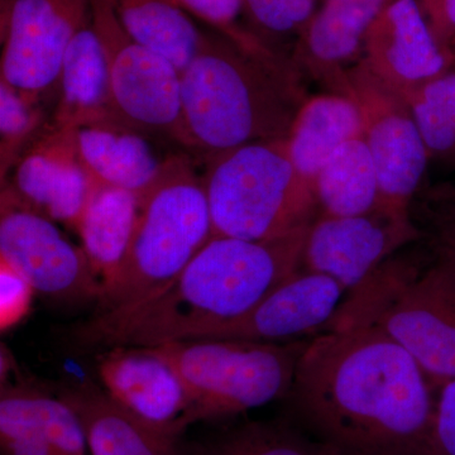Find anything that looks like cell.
Here are the masks:
<instances>
[{
	"instance_id": "obj_25",
	"label": "cell",
	"mask_w": 455,
	"mask_h": 455,
	"mask_svg": "<svg viewBox=\"0 0 455 455\" xmlns=\"http://www.w3.org/2000/svg\"><path fill=\"white\" fill-rule=\"evenodd\" d=\"M197 455H340L286 419L248 421L206 443Z\"/></svg>"
},
{
	"instance_id": "obj_3",
	"label": "cell",
	"mask_w": 455,
	"mask_h": 455,
	"mask_svg": "<svg viewBox=\"0 0 455 455\" xmlns=\"http://www.w3.org/2000/svg\"><path fill=\"white\" fill-rule=\"evenodd\" d=\"M188 148L206 158L260 140H284L307 95L302 75L276 51L253 53L206 35L181 73Z\"/></svg>"
},
{
	"instance_id": "obj_14",
	"label": "cell",
	"mask_w": 455,
	"mask_h": 455,
	"mask_svg": "<svg viewBox=\"0 0 455 455\" xmlns=\"http://www.w3.org/2000/svg\"><path fill=\"white\" fill-rule=\"evenodd\" d=\"M346 296L337 281L316 272H298L278 284L243 315L197 339L292 341L322 333Z\"/></svg>"
},
{
	"instance_id": "obj_33",
	"label": "cell",
	"mask_w": 455,
	"mask_h": 455,
	"mask_svg": "<svg viewBox=\"0 0 455 455\" xmlns=\"http://www.w3.org/2000/svg\"><path fill=\"white\" fill-rule=\"evenodd\" d=\"M35 290L17 269L0 260V326L7 331L28 313Z\"/></svg>"
},
{
	"instance_id": "obj_28",
	"label": "cell",
	"mask_w": 455,
	"mask_h": 455,
	"mask_svg": "<svg viewBox=\"0 0 455 455\" xmlns=\"http://www.w3.org/2000/svg\"><path fill=\"white\" fill-rule=\"evenodd\" d=\"M0 443L4 455H55L38 414L31 386L3 383Z\"/></svg>"
},
{
	"instance_id": "obj_20",
	"label": "cell",
	"mask_w": 455,
	"mask_h": 455,
	"mask_svg": "<svg viewBox=\"0 0 455 455\" xmlns=\"http://www.w3.org/2000/svg\"><path fill=\"white\" fill-rule=\"evenodd\" d=\"M109 119L121 118L114 109L109 65L92 18L66 52L50 127L70 132Z\"/></svg>"
},
{
	"instance_id": "obj_23",
	"label": "cell",
	"mask_w": 455,
	"mask_h": 455,
	"mask_svg": "<svg viewBox=\"0 0 455 455\" xmlns=\"http://www.w3.org/2000/svg\"><path fill=\"white\" fill-rule=\"evenodd\" d=\"M314 191L323 215L352 217L379 206L376 166L362 134L331 156L314 180Z\"/></svg>"
},
{
	"instance_id": "obj_29",
	"label": "cell",
	"mask_w": 455,
	"mask_h": 455,
	"mask_svg": "<svg viewBox=\"0 0 455 455\" xmlns=\"http://www.w3.org/2000/svg\"><path fill=\"white\" fill-rule=\"evenodd\" d=\"M410 215L425 238L455 254V178L424 182Z\"/></svg>"
},
{
	"instance_id": "obj_13",
	"label": "cell",
	"mask_w": 455,
	"mask_h": 455,
	"mask_svg": "<svg viewBox=\"0 0 455 455\" xmlns=\"http://www.w3.org/2000/svg\"><path fill=\"white\" fill-rule=\"evenodd\" d=\"M104 390L147 424L181 438L197 415L175 368L155 347L116 346L97 357Z\"/></svg>"
},
{
	"instance_id": "obj_26",
	"label": "cell",
	"mask_w": 455,
	"mask_h": 455,
	"mask_svg": "<svg viewBox=\"0 0 455 455\" xmlns=\"http://www.w3.org/2000/svg\"><path fill=\"white\" fill-rule=\"evenodd\" d=\"M427 147L429 164L455 171V70L451 68L405 98Z\"/></svg>"
},
{
	"instance_id": "obj_36",
	"label": "cell",
	"mask_w": 455,
	"mask_h": 455,
	"mask_svg": "<svg viewBox=\"0 0 455 455\" xmlns=\"http://www.w3.org/2000/svg\"><path fill=\"white\" fill-rule=\"evenodd\" d=\"M14 4H16V0H12V4L7 5V7H5V4H2V31L7 27L9 20H11Z\"/></svg>"
},
{
	"instance_id": "obj_4",
	"label": "cell",
	"mask_w": 455,
	"mask_h": 455,
	"mask_svg": "<svg viewBox=\"0 0 455 455\" xmlns=\"http://www.w3.org/2000/svg\"><path fill=\"white\" fill-rule=\"evenodd\" d=\"M374 328L403 347L431 387L455 379V254L423 238L344 296L324 331Z\"/></svg>"
},
{
	"instance_id": "obj_34",
	"label": "cell",
	"mask_w": 455,
	"mask_h": 455,
	"mask_svg": "<svg viewBox=\"0 0 455 455\" xmlns=\"http://www.w3.org/2000/svg\"><path fill=\"white\" fill-rule=\"evenodd\" d=\"M433 455H455V379L439 391Z\"/></svg>"
},
{
	"instance_id": "obj_19",
	"label": "cell",
	"mask_w": 455,
	"mask_h": 455,
	"mask_svg": "<svg viewBox=\"0 0 455 455\" xmlns=\"http://www.w3.org/2000/svg\"><path fill=\"white\" fill-rule=\"evenodd\" d=\"M57 397L79 419L92 455H188L180 436L147 424L94 383L65 387Z\"/></svg>"
},
{
	"instance_id": "obj_27",
	"label": "cell",
	"mask_w": 455,
	"mask_h": 455,
	"mask_svg": "<svg viewBox=\"0 0 455 455\" xmlns=\"http://www.w3.org/2000/svg\"><path fill=\"white\" fill-rule=\"evenodd\" d=\"M42 101L0 79V176L13 170L20 158L49 127Z\"/></svg>"
},
{
	"instance_id": "obj_18",
	"label": "cell",
	"mask_w": 455,
	"mask_h": 455,
	"mask_svg": "<svg viewBox=\"0 0 455 455\" xmlns=\"http://www.w3.org/2000/svg\"><path fill=\"white\" fill-rule=\"evenodd\" d=\"M77 157L100 185L123 188L145 199L163 176L161 160L147 134L121 119L66 132Z\"/></svg>"
},
{
	"instance_id": "obj_30",
	"label": "cell",
	"mask_w": 455,
	"mask_h": 455,
	"mask_svg": "<svg viewBox=\"0 0 455 455\" xmlns=\"http://www.w3.org/2000/svg\"><path fill=\"white\" fill-rule=\"evenodd\" d=\"M180 9L212 27L242 50L253 53L274 52L265 41L239 23L244 12L243 0H172Z\"/></svg>"
},
{
	"instance_id": "obj_11",
	"label": "cell",
	"mask_w": 455,
	"mask_h": 455,
	"mask_svg": "<svg viewBox=\"0 0 455 455\" xmlns=\"http://www.w3.org/2000/svg\"><path fill=\"white\" fill-rule=\"evenodd\" d=\"M0 260L17 269L35 292L62 301H98L101 286L82 247L55 221L2 194Z\"/></svg>"
},
{
	"instance_id": "obj_6",
	"label": "cell",
	"mask_w": 455,
	"mask_h": 455,
	"mask_svg": "<svg viewBox=\"0 0 455 455\" xmlns=\"http://www.w3.org/2000/svg\"><path fill=\"white\" fill-rule=\"evenodd\" d=\"M206 161L212 236L265 241L309 227L320 215L313 184L296 170L286 139L248 143Z\"/></svg>"
},
{
	"instance_id": "obj_35",
	"label": "cell",
	"mask_w": 455,
	"mask_h": 455,
	"mask_svg": "<svg viewBox=\"0 0 455 455\" xmlns=\"http://www.w3.org/2000/svg\"><path fill=\"white\" fill-rule=\"evenodd\" d=\"M418 3L436 44L451 60V46L455 37V0H418Z\"/></svg>"
},
{
	"instance_id": "obj_2",
	"label": "cell",
	"mask_w": 455,
	"mask_h": 455,
	"mask_svg": "<svg viewBox=\"0 0 455 455\" xmlns=\"http://www.w3.org/2000/svg\"><path fill=\"white\" fill-rule=\"evenodd\" d=\"M309 228L265 241L212 236L154 300L110 324L84 323L75 339L101 349L197 339L243 315L298 272Z\"/></svg>"
},
{
	"instance_id": "obj_5",
	"label": "cell",
	"mask_w": 455,
	"mask_h": 455,
	"mask_svg": "<svg viewBox=\"0 0 455 455\" xmlns=\"http://www.w3.org/2000/svg\"><path fill=\"white\" fill-rule=\"evenodd\" d=\"M212 238L203 176L187 156H170L160 181L142 200L124 265L86 323L110 324L154 300Z\"/></svg>"
},
{
	"instance_id": "obj_31",
	"label": "cell",
	"mask_w": 455,
	"mask_h": 455,
	"mask_svg": "<svg viewBox=\"0 0 455 455\" xmlns=\"http://www.w3.org/2000/svg\"><path fill=\"white\" fill-rule=\"evenodd\" d=\"M254 26L275 37H299L316 12V0H243Z\"/></svg>"
},
{
	"instance_id": "obj_10",
	"label": "cell",
	"mask_w": 455,
	"mask_h": 455,
	"mask_svg": "<svg viewBox=\"0 0 455 455\" xmlns=\"http://www.w3.org/2000/svg\"><path fill=\"white\" fill-rule=\"evenodd\" d=\"M90 20V0H16L2 31L0 79L42 103L57 98L66 52Z\"/></svg>"
},
{
	"instance_id": "obj_17",
	"label": "cell",
	"mask_w": 455,
	"mask_h": 455,
	"mask_svg": "<svg viewBox=\"0 0 455 455\" xmlns=\"http://www.w3.org/2000/svg\"><path fill=\"white\" fill-rule=\"evenodd\" d=\"M394 0H324L296 38L291 59L301 75L346 97L348 71L363 53L368 29Z\"/></svg>"
},
{
	"instance_id": "obj_1",
	"label": "cell",
	"mask_w": 455,
	"mask_h": 455,
	"mask_svg": "<svg viewBox=\"0 0 455 455\" xmlns=\"http://www.w3.org/2000/svg\"><path fill=\"white\" fill-rule=\"evenodd\" d=\"M281 401L283 419L340 455H433L438 392L379 329L311 338Z\"/></svg>"
},
{
	"instance_id": "obj_37",
	"label": "cell",
	"mask_w": 455,
	"mask_h": 455,
	"mask_svg": "<svg viewBox=\"0 0 455 455\" xmlns=\"http://www.w3.org/2000/svg\"><path fill=\"white\" fill-rule=\"evenodd\" d=\"M451 68H454V70H455V37H454L453 42H451Z\"/></svg>"
},
{
	"instance_id": "obj_24",
	"label": "cell",
	"mask_w": 455,
	"mask_h": 455,
	"mask_svg": "<svg viewBox=\"0 0 455 455\" xmlns=\"http://www.w3.org/2000/svg\"><path fill=\"white\" fill-rule=\"evenodd\" d=\"M119 22L143 46L184 71L199 53L205 33L172 0H110Z\"/></svg>"
},
{
	"instance_id": "obj_15",
	"label": "cell",
	"mask_w": 455,
	"mask_h": 455,
	"mask_svg": "<svg viewBox=\"0 0 455 455\" xmlns=\"http://www.w3.org/2000/svg\"><path fill=\"white\" fill-rule=\"evenodd\" d=\"M11 172V182L2 194L73 230L98 185L77 157L68 133L50 124Z\"/></svg>"
},
{
	"instance_id": "obj_32",
	"label": "cell",
	"mask_w": 455,
	"mask_h": 455,
	"mask_svg": "<svg viewBox=\"0 0 455 455\" xmlns=\"http://www.w3.org/2000/svg\"><path fill=\"white\" fill-rule=\"evenodd\" d=\"M33 398L55 455H86L82 424L64 401L33 387Z\"/></svg>"
},
{
	"instance_id": "obj_22",
	"label": "cell",
	"mask_w": 455,
	"mask_h": 455,
	"mask_svg": "<svg viewBox=\"0 0 455 455\" xmlns=\"http://www.w3.org/2000/svg\"><path fill=\"white\" fill-rule=\"evenodd\" d=\"M361 134V114L355 101L337 92H325L302 104L287 136V149L298 172L314 187V180L331 156Z\"/></svg>"
},
{
	"instance_id": "obj_8",
	"label": "cell",
	"mask_w": 455,
	"mask_h": 455,
	"mask_svg": "<svg viewBox=\"0 0 455 455\" xmlns=\"http://www.w3.org/2000/svg\"><path fill=\"white\" fill-rule=\"evenodd\" d=\"M92 25L108 65L114 109L123 122L188 147L182 108L181 71L125 31L110 0H90Z\"/></svg>"
},
{
	"instance_id": "obj_16",
	"label": "cell",
	"mask_w": 455,
	"mask_h": 455,
	"mask_svg": "<svg viewBox=\"0 0 455 455\" xmlns=\"http://www.w3.org/2000/svg\"><path fill=\"white\" fill-rule=\"evenodd\" d=\"M361 61L406 98L451 68L418 0H394L368 29Z\"/></svg>"
},
{
	"instance_id": "obj_7",
	"label": "cell",
	"mask_w": 455,
	"mask_h": 455,
	"mask_svg": "<svg viewBox=\"0 0 455 455\" xmlns=\"http://www.w3.org/2000/svg\"><path fill=\"white\" fill-rule=\"evenodd\" d=\"M309 341L187 339L155 348L179 373L202 421L281 400Z\"/></svg>"
},
{
	"instance_id": "obj_21",
	"label": "cell",
	"mask_w": 455,
	"mask_h": 455,
	"mask_svg": "<svg viewBox=\"0 0 455 455\" xmlns=\"http://www.w3.org/2000/svg\"><path fill=\"white\" fill-rule=\"evenodd\" d=\"M140 206L142 200L136 194L98 184L84 209L75 232L80 236L101 293L112 286L124 265Z\"/></svg>"
},
{
	"instance_id": "obj_9",
	"label": "cell",
	"mask_w": 455,
	"mask_h": 455,
	"mask_svg": "<svg viewBox=\"0 0 455 455\" xmlns=\"http://www.w3.org/2000/svg\"><path fill=\"white\" fill-rule=\"evenodd\" d=\"M346 97L357 106L362 136L379 178L377 208L409 214L410 205L427 181L429 156L411 108L359 60L349 68Z\"/></svg>"
},
{
	"instance_id": "obj_12",
	"label": "cell",
	"mask_w": 455,
	"mask_h": 455,
	"mask_svg": "<svg viewBox=\"0 0 455 455\" xmlns=\"http://www.w3.org/2000/svg\"><path fill=\"white\" fill-rule=\"evenodd\" d=\"M423 236L410 212L376 208L352 217L320 214L307 230L300 269L331 277L349 292L392 254Z\"/></svg>"
}]
</instances>
